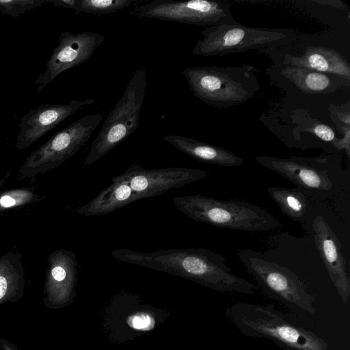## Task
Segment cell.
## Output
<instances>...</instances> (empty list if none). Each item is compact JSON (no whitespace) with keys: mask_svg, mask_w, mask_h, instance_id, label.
I'll use <instances>...</instances> for the list:
<instances>
[{"mask_svg":"<svg viewBox=\"0 0 350 350\" xmlns=\"http://www.w3.org/2000/svg\"><path fill=\"white\" fill-rule=\"evenodd\" d=\"M267 73L306 94H329L350 85V80L342 77L296 66L273 64Z\"/></svg>","mask_w":350,"mask_h":350,"instance_id":"cell-17","label":"cell"},{"mask_svg":"<svg viewBox=\"0 0 350 350\" xmlns=\"http://www.w3.org/2000/svg\"><path fill=\"white\" fill-rule=\"evenodd\" d=\"M297 40L288 44L262 49V51L274 65L305 68L350 80V63L345 56L329 47L301 44Z\"/></svg>","mask_w":350,"mask_h":350,"instance_id":"cell-11","label":"cell"},{"mask_svg":"<svg viewBox=\"0 0 350 350\" xmlns=\"http://www.w3.org/2000/svg\"><path fill=\"white\" fill-rule=\"evenodd\" d=\"M230 323L243 336L267 339L285 350H329L326 340L293 323L272 304H232L226 309Z\"/></svg>","mask_w":350,"mask_h":350,"instance_id":"cell-3","label":"cell"},{"mask_svg":"<svg viewBox=\"0 0 350 350\" xmlns=\"http://www.w3.org/2000/svg\"><path fill=\"white\" fill-rule=\"evenodd\" d=\"M103 117L88 114L53 134L32 152L18 170L21 178H33L60 166L88 142Z\"/></svg>","mask_w":350,"mask_h":350,"instance_id":"cell-9","label":"cell"},{"mask_svg":"<svg viewBox=\"0 0 350 350\" xmlns=\"http://www.w3.org/2000/svg\"><path fill=\"white\" fill-rule=\"evenodd\" d=\"M267 190L282 213L292 220L298 221L304 216L307 202L303 192L280 187H269Z\"/></svg>","mask_w":350,"mask_h":350,"instance_id":"cell-20","label":"cell"},{"mask_svg":"<svg viewBox=\"0 0 350 350\" xmlns=\"http://www.w3.org/2000/svg\"><path fill=\"white\" fill-rule=\"evenodd\" d=\"M173 203L187 217L218 228L266 232L280 225L267 211L243 201L221 200L196 194L175 197Z\"/></svg>","mask_w":350,"mask_h":350,"instance_id":"cell-5","label":"cell"},{"mask_svg":"<svg viewBox=\"0 0 350 350\" xmlns=\"http://www.w3.org/2000/svg\"><path fill=\"white\" fill-rule=\"evenodd\" d=\"M48 0H0V12L13 18L32 9L41 7Z\"/></svg>","mask_w":350,"mask_h":350,"instance_id":"cell-23","label":"cell"},{"mask_svg":"<svg viewBox=\"0 0 350 350\" xmlns=\"http://www.w3.org/2000/svg\"><path fill=\"white\" fill-rule=\"evenodd\" d=\"M312 230L319 255L342 303L345 304L350 296V278L340 242L328 223L319 215L314 218Z\"/></svg>","mask_w":350,"mask_h":350,"instance_id":"cell-15","label":"cell"},{"mask_svg":"<svg viewBox=\"0 0 350 350\" xmlns=\"http://www.w3.org/2000/svg\"><path fill=\"white\" fill-rule=\"evenodd\" d=\"M94 101V99H74L68 104L46 103L29 110L21 118L18 124L16 149L21 150L29 147L77 111Z\"/></svg>","mask_w":350,"mask_h":350,"instance_id":"cell-14","label":"cell"},{"mask_svg":"<svg viewBox=\"0 0 350 350\" xmlns=\"http://www.w3.org/2000/svg\"><path fill=\"white\" fill-rule=\"evenodd\" d=\"M163 139L180 151L200 162L224 167L239 166L244 162L241 157L229 150L192 137L168 135Z\"/></svg>","mask_w":350,"mask_h":350,"instance_id":"cell-18","label":"cell"},{"mask_svg":"<svg viewBox=\"0 0 350 350\" xmlns=\"http://www.w3.org/2000/svg\"><path fill=\"white\" fill-rule=\"evenodd\" d=\"M104 40V36L97 32H61L59 43L46 64L45 71L35 81L36 92L39 93L64 71L88 60Z\"/></svg>","mask_w":350,"mask_h":350,"instance_id":"cell-12","label":"cell"},{"mask_svg":"<svg viewBox=\"0 0 350 350\" xmlns=\"http://www.w3.org/2000/svg\"><path fill=\"white\" fill-rule=\"evenodd\" d=\"M146 85V71L140 66L133 72L119 100L104 120L83 162V167L98 161L139 126Z\"/></svg>","mask_w":350,"mask_h":350,"instance_id":"cell-7","label":"cell"},{"mask_svg":"<svg viewBox=\"0 0 350 350\" xmlns=\"http://www.w3.org/2000/svg\"><path fill=\"white\" fill-rule=\"evenodd\" d=\"M206 171L189 167L147 170L133 164L113 176L111 184L77 213L85 216L105 215L139 200L161 195L165 191L206 178Z\"/></svg>","mask_w":350,"mask_h":350,"instance_id":"cell-2","label":"cell"},{"mask_svg":"<svg viewBox=\"0 0 350 350\" xmlns=\"http://www.w3.org/2000/svg\"><path fill=\"white\" fill-rule=\"evenodd\" d=\"M239 258L263 293L294 312L313 314L314 299L301 278L267 252L240 250Z\"/></svg>","mask_w":350,"mask_h":350,"instance_id":"cell-6","label":"cell"},{"mask_svg":"<svg viewBox=\"0 0 350 350\" xmlns=\"http://www.w3.org/2000/svg\"><path fill=\"white\" fill-rule=\"evenodd\" d=\"M256 160L303 189L329 191L333 188L328 156L281 159L262 155L257 156Z\"/></svg>","mask_w":350,"mask_h":350,"instance_id":"cell-13","label":"cell"},{"mask_svg":"<svg viewBox=\"0 0 350 350\" xmlns=\"http://www.w3.org/2000/svg\"><path fill=\"white\" fill-rule=\"evenodd\" d=\"M0 350H20L18 347L7 339L0 338Z\"/></svg>","mask_w":350,"mask_h":350,"instance_id":"cell-25","label":"cell"},{"mask_svg":"<svg viewBox=\"0 0 350 350\" xmlns=\"http://www.w3.org/2000/svg\"><path fill=\"white\" fill-rule=\"evenodd\" d=\"M231 5L222 1L153 0L137 5L135 16L203 27L240 24L234 18Z\"/></svg>","mask_w":350,"mask_h":350,"instance_id":"cell-10","label":"cell"},{"mask_svg":"<svg viewBox=\"0 0 350 350\" xmlns=\"http://www.w3.org/2000/svg\"><path fill=\"white\" fill-rule=\"evenodd\" d=\"M127 323L131 327L139 330H150L154 325L152 317L145 312H138L130 316Z\"/></svg>","mask_w":350,"mask_h":350,"instance_id":"cell-24","label":"cell"},{"mask_svg":"<svg viewBox=\"0 0 350 350\" xmlns=\"http://www.w3.org/2000/svg\"><path fill=\"white\" fill-rule=\"evenodd\" d=\"M49 262L43 304L47 308H56L68 299L72 291L77 273V256L61 249L51 254Z\"/></svg>","mask_w":350,"mask_h":350,"instance_id":"cell-16","label":"cell"},{"mask_svg":"<svg viewBox=\"0 0 350 350\" xmlns=\"http://www.w3.org/2000/svg\"><path fill=\"white\" fill-rule=\"evenodd\" d=\"M192 53L202 56H224L252 49L288 44L297 39V33L288 29H269L241 25L205 27L201 31Z\"/></svg>","mask_w":350,"mask_h":350,"instance_id":"cell-8","label":"cell"},{"mask_svg":"<svg viewBox=\"0 0 350 350\" xmlns=\"http://www.w3.org/2000/svg\"><path fill=\"white\" fill-rule=\"evenodd\" d=\"M258 71L254 66L244 63L189 67L182 74L196 97L208 105L228 108L246 102L259 91Z\"/></svg>","mask_w":350,"mask_h":350,"instance_id":"cell-4","label":"cell"},{"mask_svg":"<svg viewBox=\"0 0 350 350\" xmlns=\"http://www.w3.org/2000/svg\"><path fill=\"white\" fill-rule=\"evenodd\" d=\"M137 0H56L55 7L93 14H108L131 6Z\"/></svg>","mask_w":350,"mask_h":350,"instance_id":"cell-21","label":"cell"},{"mask_svg":"<svg viewBox=\"0 0 350 350\" xmlns=\"http://www.w3.org/2000/svg\"><path fill=\"white\" fill-rule=\"evenodd\" d=\"M38 199L33 191L23 189L12 190L0 195V212L17 206L25 205Z\"/></svg>","mask_w":350,"mask_h":350,"instance_id":"cell-22","label":"cell"},{"mask_svg":"<svg viewBox=\"0 0 350 350\" xmlns=\"http://www.w3.org/2000/svg\"><path fill=\"white\" fill-rule=\"evenodd\" d=\"M25 271L19 254L9 252L0 258V306L17 302L24 295Z\"/></svg>","mask_w":350,"mask_h":350,"instance_id":"cell-19","label":"cell"},{"mask_svg":"<svg viewBox=\"0 0 350 350\" xmlns=\"http://www.w3.org/2000/svg\"><path fill=\"white\" fill-rule=\"evenodd\" d=\"M111 256L121 261L191 279L221 293L254 295L258 286L234 275L219 254L206 248L167 249L151 252L116 249Z\"/></svg>","mask_w":350,"mask_h":350,"instance_id":"cell-1","label":"cell"}]
</instances>
